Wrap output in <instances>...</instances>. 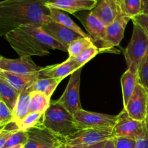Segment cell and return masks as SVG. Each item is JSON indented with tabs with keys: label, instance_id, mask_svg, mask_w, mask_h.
<instances>
[{
	"label": "cell",
	"instance_id": "cell-12",
	"mask_svg": "<svg viewBox=\"0 0 148 148\" xmlns=\"http://www.w3.org/2000/svg\"><path fill=\"white\" fill-rule=\"evenodd\" d=\"M82 23L92 43L100 51L109 50L106 43V26L91 12L85 15Z\"/></svg>",
	"mask_w": 148,
	"mask_h": 148
},
{
	"label": "cell",
	"instance_id": "cell-11",
	"mask_svg": "<svg viewBox=\"0 0 148 148\" xmlns=\"http://www.w3.org/2000/svg\"><path fill=\"white\" fill-rule=\"evenodd\" d=\"M43 69L36 64L31 56H22L16 59H7L1 56L0 59V70L7 71L18 75H29L38 74Z\"/></svg>",
	"mask_w": 148,
	"mask_h": 148
},
{
	"label": "cell",
	"instance_id": "cell-22",
	"mask_svg": "<svg viewBox=\"0 0 148 148\" xmlns=\"http://www.w3.org/2000/svg\"><path fill=\"white\" fill-rule=\"evenodd\" d=\"M20 93L0 76V101H3L10 109H14Z\"/></svg>",
	"mask_w": 148,
	"mask_h": 148
},
{
	"label": "cell",
	"instance_id": "cell-30",
	"mask_svg": "<svg viewBox=\"0 0 148 148\" xmlns=\"http://www.w3.org/2000/svg\"><path fill=\"white\" fill-rule=\"evenodd\" d=\"M17 130H19L17 129L15 123L14 122L10 123L0 128V148H4L9 138L11 137L13 133Z\"/></svg>",
	"mask_w": 148,
	"mask_h": 148
},
{
	"label": "cell",
	"instance_id": "cell-14",
	"mask_svg": "<svg viewBox=\"0 0 148 148\" xmlns=\"http://www.w3.org/2000/svg\"><path fill=\"white\" fill-rule=\"evenodd\" d=\"M97 0H43L47 8H53L65 11L70 14L84 10H92L96 4Z\"/></svg>",
	"mask_w": 148,
	"mask_h": 148
},
{
	"label": "cell",
	"instance_id": "cell-34",
	"mask_svg": "<svg viewBox=\"0 0 148 148\" xmlns=\"http://www.w3.org/2000/svg\"><path fill=\"white\" fill-rule=\"evenodd\" d=\"M115 148H136L135 140L123 137L114 138Z\"/></svg>",
	"mask_w": 148,
	"mask_h": 148
},
{
	"label": "cell",
	"instance_id": "cell-36",
	"mask_svg": "<svg viewBox=\"0 0 148 148\" xmlns=\"http://www.w3.org/2000/svg\"><path fill=\"white\" fill-rule=\"evenodd\" d=\"M142 13L148 14V0H142Z\"/></svg>",
	"mask_w": 148,
	"mask_h": 148
},
{
	"label": "cell",
	"instance_id": "cell-8",
	"mask_svg": "<svg viewBox=\"0 0 148 148\" xmlns=\"http://www.w3.org/2000/svg\"><path fill=\"white\" fill-rule=\"evenodd\" d=\"M28 139L24 148H63L65 139L56 135L45 127L27 132Z\"/></svg>",
	"mask_w": 148,
	"mask_h": 148
},
{
	"label": "cell",
	"instance_id": "cell-7",
	"mask_svg": "<svg viewBox=\"0 0 148 148\" xmlns=\"http://www.w3.org/2000/svg\"><path fill=\"white\" fill-rule=\"evenodd\" d=\"M82 68L78 69L71 75L64 92L60 98L56 101L58 103L62 105L73 115L77 111L82 109L79 98Z\"/></svg>",
	"mask_w": 148,
	"mask_h": 148
},
{
	"label": "cell",
	"instance_id": "cell-33",
	"mask_svg": "<svg viewBox=\"0 0 148 148\" xmlns=\"http://www.w3.org/2000/svg\"><path fill=\"white\" fill-rule=\"evenodd\" d=\"M133 23H136L144 30L148 36V14H141L132 18Z\"/></svg>",
	"mask_w": 148,
	"mask_h": 148
},
{
	"label": "cell",
	"instance_id": "cell-39",
	"mask_svg": "<svg viewBox=\"0 0 148 148\" xmlns=\"http://www.w3.org/2000/svg\"><path fill=\"white\" fill-rule=\"evenodd\" d=\"M87 146L85 145H65L63 148H85Z\"/></svg>",
	"mask_w": 148,
	"mask_h": 148
},
{
	"label": "cell",
	"instance_id": "cell-29",
	"mask_svg": "<svg viewBox=\"0 0 148 148\" xmlns=\"http://www.w3.org/2000/svg\"><path fill=\"white\" fill-rule=\"evenodd\" d=\"M28 139L27 132L17 130L13 133L11 137L7 140L4 148L12 147V146L17 145H25Z\"/></svg>",
	"mask_w": 148,
	"mask_h": 148
},
{
	"label": "cell",
	"instance_id": "cell-28",
	"mask_svg": "<svg viewBox=\"0 0 148 148\" xmlns=\"http://www.w3.org/2000/svg\"><path fill=\"white\" fill-rule=\"evenodd\" d=\"M100 53V50L95 45L89 46L86 49L83 51L81 53L75 58L77 63L80 66H83L86 63H88L90 60L93 59L98 53Z\"/></svg>",
	"mask_w": 148,
	"mask_h": 148
},
{
	"label": "cell",
	"instance_id": "cell-2",
	"mask_svg": "<svg viewBox=\"0 0 148 148\" xmlns=\"http://www.w3.org/2000/svg\"><path fill=\"white\" fill-rule=\"evenodd\" d=\"M4 38L20 57L45 56L55 49L67 52L63 45L37 25H23L7 33Z\"/></svg>",
	"mask_w": 148,
	"mask_h": 148
},
{
	"label": "cell",
	"instance_id": "cell-41",
	"mask_svg": "<svg viewBox=\"0 0 148 148\" xmlns=\"http://www.w3.org/2000/svg\"><path fill=\"white\" fill-rule=\"evenodd\" d=\"M146 120L148 122V90H147V117H146Z\"/></svg>",
	"mask_w": 148,
	"mask_h": 148
},
{
	"label": "cell",
	"instance_id": "cell-9",
	"mask_svg": "<svg viewBox=\"0 0 148 148\" xmlns=\"http://www.w3.org/2000/svg\"><path fill=\"white\" fill-rule=\"evenodd\" d=\"M79 129H111L115 125L118 116L108 115L85 110H79L74 114Z\"/></svg>",
	"mask_w": 148,
	"mask_h": 148
},
{
	"label": "cell",
	"instance_id": "cell-18",
	"mask_svg": "<svg viewBox=\"0 0 148 148\" xmlns=\"http://www.w3.org/2000/svg\"><path fill=\"white\" fill-rule=\"evenodd\" d=\"M0 76L2 77L19 93H20L25 88L31 86L38 79L39 73L34 74V75H23L12 73L7 71L0 70Z\"/></svg>",
	"mask_w": 148,
	"mask_h": 148
},
{
	"label": "cell",
	"instance_id": "cell-25",
	"mask_svg": "<svg viewBox=\"0 0 148 148\" xmlns=\"http://www.w3.org/2000/svg\"><path fill=\"white\" fill-rule=\"evenodd\" d=\"M51 98L38 92H30V113L45 114L51 104Z\"/></svg>",
	"mask_w": 148,
	"mask_h": 148
},
{
	"label": "cell",
	"instance_id": "cell-31",
	"mask_svg": "<svg viewBox=\"0 0 148 148\" xmlns=\"http://www.w3.org/2000/svg\"><path fill=\"white\" fill-rule=\"evenodd\" d=\"M138 80L139 82L148 90V52L139 67Z\"/></svg>",
	"mask_w": 148,
	"mask_h": 148
},
{
	"label": "cell",
	"instance_id": "cell-35",
	"mask_svg": "<svg viewBox=\"0 0 148 148\" xmlns=\"http://www.w3.org/2000/svg\"><path fill=\"white\" fill-rule=\"evenodd\" d=\"M136 148H148V122L145 119V128L144 132L135 141Z\"/></svg>",
	"mask_w": 148,
	"mask_h": 148
},
{
	"label": "cell",
	"instance_id": "cell-4",
	"mask_svg": "<svg viewBox=\"0 0 148 148\" xmlns=\"http://www.w3.org/2000/svg\"><path fill=\"white\" fill-rule=\"evenodd\" d=\"M147 52L148 36L140 26L133 23L132 36L124 51L127 69L138 75L140 65Z\"/></svg>",
	"mask_w": 148,
	"mask_h": 148
},
{
	"label": "cell",
	"instance_id": "cell-32",
	"mask_svg": "<svg viewBox=\"0 0 148 148\" xmlns=\"http://www.w3.org/2000/svg\"><path fill=\"white\" fill-rule=\"evenodd\" d=\"M13 122V112L3 101H0V128Z\"/></svg>",
	"mask_w": 148,
	"mask_h": 148
},
{
	"label": "cell",
	"instance_id": "cell-38",
	"mask_svg": "<svg viewBox=\"0 0 148 148\" xmlns=\"http://www.w3.org/2000/svg\"><path fill=\"white\" fill-rule=\"evenodd\" d=\"M103 148H115V143H114V138L108 140L106 143L105 145Z\"/></svg>",
	"mask_w": 148,
	"mask_h": 148
},
{
	"label": "cell",
	"instance_id": "cell-10",
	"mask_svg": "<svg viewBox=\"0 0 148 148\" xmlns=\"http://www.w3.org/2000/svg\"><path fill=\"white\" fill-rule=\"evenodd\" d=\"M147 90L138 82L124 109L133 119L144 121L147 117Z\"/></svg>",
	"mask_w": 148,
	"mask_h": 148
},
{
	"label": "cell",
	"instance_id": "cell-6",
	"mask_svg": "<svg viewBox=\"0 0 148 148\" xmlns=\"http://www.w3.org/2000/svg\"><path fill=\"white\" fill-rule=\"evenodd\" d=\"M117 116V120L113 127L114 138L123 137L136 141L144 132L145 120L139 121L133 119L129 116L125 109H123Z\"/></svg>",
	"mask_w": 148,
	"mask_h": 148
},
{
	"label": "cell",
	"instance_id": "cell-13",
	"mask_svg": "<svg viewBox=\"0 0 148 148\" xmlns=\"http://www.w3.org/2000/svg\"><path fill=\"white\" fill-rule=\"evenodd\" d=\"M41 27L47 34L63 45L66 49L74 40L82 37L74 30L67 28L52 20L43 23Z\"/></svg>",
	"mask_w": 148,
	"mask_h": 148
},
{
	"label": "cell",
	"instance_id": "cell-37",
	"mask_svg": "<svg viewBox=\"0 0 148 148\" xmlns=\"http://www.w3.org/2000/svg\"><path fill=\"white\" fill-rule=\"evenodd\" d=\"M107 141H108V140H106V141L101 142V143H96V144L92 145L87 146V147H85V148H103V146L106 145V143H107Z\"/></svg>",
	"mask_w": 148,
	"mask_h": 148
},
{
	"label": "cell",
	"instance_id": "cell-1",
	"mask_svg": "<svg viewBox=\"0 0 148 148\" xmlns=\"http://www.w3.org/2000/svg\"><path fill=\"white\" fill-rule=\"evenodd\" d=\"M49 9L43 0L0 1V36L23 25H37L51 20Z\"/></svg>",
	"mask_w": 148,
	"mask_h": 148
},
{
	"label": "cell",
	"instance_id": "cell-5",
	"mask_svg": "<svg viewBox=\"0 0 148 148\" xmlns=\"http://www.w3.org/2000/svg\"><path fill=\"white\" fill-rule=\"evenodd\" d=\"M114 138L111 129H79L65 138L66 145L89 146Z\"/></svg>",
	"mask_w": 148,
	"mask_h": 148
},
{
	"label": "cell",
	"instance_id": "cell-15",
	"mask_svg": "<svg viewBox=\"0 0 148 148\" xmlns=\"http://www.w3.org/2000/svg\"><path fill=\"white\" fill-rule=\"evenodd\" d=\"M81 67L82 66L77 63L75 58L69 57L61 64L43 67L39 72V78H53L62 81L68 75H72Z\"/></svg>",
	"mask_w": 148,
	"mask_h": 148
},
{
	"label": "cell",
	"instance_id": "cell-16",
	"mask_svg": "<svg viewBox=\"0 0 148 148\" xmlns=\"http://www.w3.org/2000/svg\"><path fill=\"white\" fill-rule=\"evenodd\" d=\"M131 18L120 12L116 18L106 26V43L108 49L119 45L124 38L125 28Z\"/></svg>",
	"mask_w": 148,
	"mask_h": 148
},
{
	"label": "cell",
	"instance_id": "cell-27",
	"mask_svg": "<svg viewBox=\"0 0 148 148\" xmlns=\"http://www.w3.org/2000/svg\"><path fill=\"white\" fill-rule=\"evenodd\" d=\"M93 44L94 43H92L90 38L81 37L74 40L72 43H70L67 49L69 57L75 58L79 53H82L85 49Z\"/></svg>",
	"mask_w": 148,
	"mask_h": 148
},
{
	"label": "cell",
	"instance_id": "cell-23",
	"mask_svg": "<svg viewBox=\"0 0 148 148\" xmlns=\"http://www.w3.org/2000/svg\"><path fill=\"white\" fill-rule=\"evenodd\" d=\"M61 80L53 78H38L33 85L29 87L30 92H38L51 98Z\"/></svg>",
	"mask_w": 148,
	"mask_h": 148
},
{
	"label": "cell",
	"instance_id": "cell-40",
	"mask_svg": "<svg viewBox=\"0 0 148 148\" xmlns=\"http://www.w3.org/2000/svg\"><path fill=\"white\" fill-rule=\"evenodd\" d=\"M25 145H17L12 146V147H7V148H24Z\"/></svg>",
	"mask_w": 148,
	"mask_h": 148
},
{
	"label": "cell",
	"instance_id": "cell-17",
	"mask_svg": "<svg viewBox=\"0 0 148 148\" xmlns=\"http://www.w3.org/2000/svg\"><path fill=\"white\" fill-rule=\"evenodd\" d=\"M90 12L108 26L116 18L121 10L115 0H97L96 4Z\"/></svg>",
	"mask_w": 148,
	"mask_h": 148
},
{
	"label": "cell",
	"instance_id": "cell-21",
	"mask_svg": "<svg viewBox=\"0 0 148 148\" xmlns=\"http://www.w3.org/2000/svg\"><path fill=\"white\" fill-rule=\"evenodd\" d=\"M49 16L52 20L59 23V24L67 27V28L74 30L78 34L80 35L82 37L90 38V36L88 34H86L69 16L66 15L61 10L50 8L49 9Z\"/></svg>",
	"mask_w": 148,
	"mask_h": 148
},
{
	"label": "cell",
	"instance_id": "cell-43",
	"mask_svg": "<svg viewBox=\"0 0 148 148\" xmlns=\"http://www.w3.org/2000/svg\"><path fill=\"white\" fill-rule=\"evenodd\" d=\"M115 1H119V0H115Z\"/></svg>",
	"mask_w": 148,
	"mask_h": 148
},
{
	"label": "cell",
	"instance_id": "cell-42",
	"mask_svg": "<svg viewBox=\"0 0 148 148\" xmlns=\"http://www.w3.org/2000/svg\"><path fill=\"white\" fill-rule=\"evenodd\" d=\"M1 56H1V55H0V59H1Z\"/></svg>",
	"mask_w": 148,
	"mask_h": 148
},
{
	"label": "cell",
	"instance_id": "cell-24",
	"mask_svg": "<svg viewBox=\"0 0 148 148\" xmlns=\"http://www.w3.org/2000/svg\"><path fill=\"white\" fill-rule=\"evenodd\" d=\"M43 120H44V114L33 112L29 113L24 118L15 124L19 130L28 132L32 129L44 127Z\"/></svg>",
	"mask_w": 148,
	"mask_h": 148
},
{
	"label": "cell",
	"instance_id": "cell-20",
	"mask_svg": "<svg viewBox=\"0 0 148 148\" xmlns=\"http://www.w3.org/2000/svg\"><path fill=\"white\" fill-rule=\"evenodd\" d=\"M138 82V75L134 74L129 69H127L121 76V83L122 88L124 108L127 106V103L134 92L136 85Z\"/></svg>",
	"mask_w": 148,
	"mask_h": 148
},
{
	"label": "cell",
	"instance_id": "cell-19",
	"mask_svg": "<svg viewBox=\"0 0 148 148\" xmlns=\"http://www.w3.org/2000/svg\"><path fill=\"white\" fill-rule=\"evenodd\" d=\"M30 92L28 88L20 93L14 109L13 110V122L17 123L30 113Z\"/></svg>",
	"mask_w": 148,
	"mask_h": 148
},
{
	"label": "cell",
	"instance_id": "cell-26",
	"mask_svg": "<svg viewBox=\"0 0 148 148\" xmlns=\"http://www.w3.org/2000/svg\"><path fill=\"white\" fill-rule=\"evenodd\" d=\"M121 12L132 18L142 13V0H119L116 1Z\"/></svg>",
	"mask_w": 148,
	"mask_h": 148
},
{
	"label": "cell",
	"instance_id": "cell-3",
	"mask_svg": "<svg viewBox=\"0 0 148 148\" xmlns=\"http://www.w3.org/2000/svg\"><path fill=\"white\" fill-rule=\"evenodd\" d=\"M43 125L56 135L64 139L79 130L73 114L56 101H51L50 106L44 114Z\"/></svg>",
	"mask_w": 148,
	"mask_h": 148
}]
</instances>
